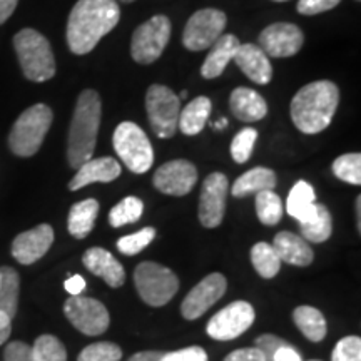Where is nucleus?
<instances>
[{"mask_svg": "<svg viewBox=\"0 0 361 361\" xmlns=\"http://www.w3.org/2000/svg\"><path fill=\"white\" fill-rule=\"evenodd\" d=\"M258 141V130L252 128H246L234 135L231 142V156L238 164H243L250 159L252 154V149Z\"/></svg>", "mask_w": 361, "mask_h": 361, "instance_id": "nucleus-36", "label": "nucleus"}, {"mask_svg": "<svg viewBox=\"0 0 361 361\" xmlns=\"http://www.w3.org/2000/svg\"><path fill=\"white\" fill-rule=\"evenodd\" d=\"M251 261L259 276L266 279L274 278L281 268V259L274 251V247L268 243H258L251 250Z\"/></svg>", "mask_w": 361, "mask_h": 361, "instance_id": "nucleus-31", "label": "nucleus"}, {"mask_svg": "<svg viewBox=\"0 0 361 361\" xmlns=\"http://www.w3.org/2000/svg\"><path fill=\"white\" fill-rule=\"evenodd\" d=\"M121 8L116 0H79L67 20V45L71 52L85 56L119 24Z\"/></svg>", "mask_w": 361, "mask_h": 361, "instance_id": "nucleus-1", "label": "nucleus"}, {"mask_svg": "<svg viewBox=\"0 0 361 361\" xmlns=\"http://www.w3.org/2000/svg\"><path fill=\"white\" fill-rule=\"evenodd\" d=\"M54 114L45 104H35L17 117L8 134V147L16 156L30 157L42 146L51 129Z\"/></svg>", "mask_w": 361, "mask_h": 361, "instance_id": "nucleus-5", "label": "nucleus"}, {"mask_svg": "<svg viewBox=\"0 0 361 361\" xmlns=\"http://www.w3.org/2000/svg\"><path fill=\"white\" fill-rule=\"evenodd\" d=\"M284 206L281 197L274 191H261L256 194V214L266 226L278 224L283 218Z\"/></svg>", "mask_w": 361, "mask_h": 361, "instance_id": "nucleus-32", "label": "nucleus"}, {"mask_svg": "<svg viewBox=\"0 0 361 361\" xmlns=\"http://www.w3.org/2000/svg\"><path fill=\"white\" fill-rule=\"evenodd\" d=\"M144 211V204L139 197L128 196L124 197L119 204H116L109 213V223L114 228H121V226L133 224L135 221L141 219Z\"/></svg>", "mask_w": 361, "mask_h": 361, "instance_id": "nucleus-33", "label": "nucleus"}, {"mask_svg": "<svg viewBox=\"0 0 361 361\" xmlns=\"http://www.w3.org/2000/svg\"><path fill=\"white\" fill-rule=\"evenodd\" d=\"M211 116V101L209 97L200 96L192 99L191 102L184 107L183 112H179L178 129L186 135L200 134Z\"/></svg>", "mask_w": 361, "mask_h": 361, "instance_id": "nucleus-25", "label": "nucleus"}, {"mask_svg": "<svg viewBox=\"0 0 361 361\" xmlns=\"http://www.w3.org/2000/svg\"><path fill=\"white\" fill-rule=\"evenodd\" d=\"M146 111L149 124L157 137L171 139L178 133L180 101L169 87L154 84L147 89Z\"/></svg>", "mask_w": 361, "mask_h": 361, "instance_id": "nucleus-8", "label": "nucleus"}, {"mask_svg": "<svg viewBox=\"0 0 361 361\" xmlns=\"http://www.w3.org/2000/svg\"><path fill=\"white\" fill-rule=\"evenodd\" d=\"M161 361H207V355L201 346H189L173 353H164Z\"/></svg>", "mask_w": 361, "mask_h": 361, "instance_id": "nucleus-41", "label": "nucleus"}, {"mask_svg": "<svg viewBox=\"0 0 361 361\" xmlns=\"http://www.w3.org/2000/svg\"><path fill=\"white\" fill-rule=\"evenodd\" d=\"M316 204L314 189L306 180H298L290 191L286 201V211L291 218H295L298 223H303L313 211Z\"/></svg>", "mask_w": 361, "mask_h": 361, "instance_id": "nucleus-27", "label": "nucleus"}, {"mask_svg": "<svg viewBox=\"0 0 361 361\" xmlns=\"http://www.w3.org/2000/svg\"><path fill=\"white\" fill-rule=\"evenodd\" d=\"M214 128H216V129H224V128H228V119H226V117H223V119L218 121V123L214 124Z\"/></svg>", "mask_w": 361, "mask_h": 361, "instance_id": "nucleus-51", "label": "nucleus"}, {"mask_svg": "<svg viewBox=\"0 0 361 361\" xmlns=\"http://www.w3.org/2000/svg\"><path fill=\"white\" fill-rule=\"evenodd\" d=\"M228 191L229 180L224 174L213 173L204 179L200 197V221L204 228L213 229L223 223Z\"/></svg>", "mask_w": 361, "mask_h": 361, "instance_id": "nucleus-14", "label": "nucleus"}, {"mask_svg": "<svg viewBox=\"0 0 361 361\" xmlns=\"http://www.w3.org/2000/svg\"><path fill=\"white\" fill-rule=\"evenodd\" d=\"M171 39V20L166 16H154L134 30L130 56L137 64L149 66L162 56Z\"/></svg>", "mask_w": 361, "mask_h": 361, "instance_id": "nucleus-9", "label": "nucleus"}, {"mask_svg": "<svg viewBox=\"0 0 361 361\" xmlns=\"http://www.w3.org/2000/svg\"><path fill=\"white\" fill-rule=\"evenodd\" d=\"M161 351H141V353H135L130 356L129 361H161L162 358Z\"/></svg>", "mask_w": 361, "mask_h": 361, "instance_id": "nucleus-49", "label": "nucleus"}, {"mask_svg": "<svg viewBox=\"0 0 361 361\" xmlns=\"http://www.w3.org/2000/svg\"><path fill=\"white\" fill-rule=\"evenodd\" d=\"M333 361H361V340L358 336H346L336 343Z\"/></svg>", "mask_w": 361, "mask_h": 361, "instance_id": "nucleus-39", "label": "nucleus"}, {"mask_svg": "<svg viewBox=\"0 0 361 361\" xmlns=\"http://www.w3.org/2000/svg\"><path fill=\"white\" fill-rule=\"evenodd\" d=\"M273 2H288V0H273Z\"/></svg>", "mask_w": 361, "mask_h": 361, "instance_id": "nucleus-54", "label": "nucleus"}, {"mask_svg": "<svg viewBox=\"0 0 361 361\" xmlns=\"http://www.w3.org/2000/svg\"><path fill=\"white\" fill-rule=\"evenodd\" d=\"M6 361H34L32 346H29L24 341H12L8 343L6 351H4Z\"/></svg>", "mask_w": 361, "mask_h": 361, "instance_id": "nucleus-42", "label": "nucleus"}, {"mask_svg": "<svg viewBox=\"0 0 361 361\" xmlns=\"http://www.w3.org/2000/svg\"><path fill=\"white\" fill-rule=\"evenodd\" d=\"M284 345H286V343H284L281 338H278L274 335H263L256 340V348H258L261 353L264 355L266 361L273 360V355L276 353V351Z\"/></svg>", "mask_w": 361, "mask_h": 361, "instance_id": "nucleus-43", "label": "nucleus"}, {"mask_svg": "<svg viewBox=\"0 0 361 361\" xmlns=\"http://www.w3.org/2000/svg\"><path fill=\"white\" fill-rule=\"evenodd\" d=\"M226 278L219 273H213L206 276L200 284L189 291L180 305V313L186 319H197L206 313L214 303L223 298L226 293Z\"/></svg>", "mask_w": 361, "mask_h": 361, "instance_id": "nucleus-16", "label": "nucleus"}, {"mask_svg": "<svg viewBox=\"0 0 361 361\" xmlns=\"http://www.w3.org/2000/svg\"><path fill=\"white\" fill-rule=\"evenodd\" d=\"M64 286L72 296H79L85 288V279L82 276H79V274H74V276H71L69 279H67Z\"/></svg>", "mask_w": 361, "mask_h": 361, "instance_id": "nucleus-46", "label": "nucleus"}, {"mask_svg": "<svg viewBox=\"0 0 361 361\" xmlns=\"http://www.w3.org/2000/svg\"><path fill=\"white\" fill-rule=\"evenodd\" d=\"M252 322H255L252 306L246 301H234L211 318L206 331L213 340L229 341L247 331Z\"/></svg>", "mask_w": 361, "mask_h": 361, "instance_id": "nucleus-12", "label": "nucleus"}, {"mask_svg": "<svg viewBox=\"0 0 361 361\" xmlns=\"http://www.w3.org/2000/svg\"><path fill=\"white\" fill-rule=\"evenodd\" d=\"M134 283L139 296L147 305L159 306L168 305L179 290V279L166 266L157 263H141L135 268Z\"/></svg>", "mask_w": 361, "mask_h": 361, "instance_id": "nucleus-7", "label": "nucleus"}, {"mask_svg": "<svg viewBox=\"0 0 361 361\" xmlns=\"http://www.w3.org/2000/svg\"><path fill=\"white\" fill-rule=\"evenodd\" d=\"M34 361H67V351L61 341L52 335H42L32 346Z\"/></svg>", "mask_w": 361, "mask_h": 361, "instance_id": "nucleus-34", "label": "nucleus"}, {"mask_svg": "<svg viewBox=\"0 0 361 361\" xmlns=\"http://www.w3.org/2000/svg\"><path fill=\"white\" fill-rule=\"evenodd\" d=\"M333 173L338 179L345 180V183L360 186L361 184V156L358 152H351V154H343L336 157L333 162Z\"/></svg>", "mask_w": 361, "mask_h": 361, "instance_id": "nucleus-35", "label": "nucleus"}, {"mask_svg": "<svg viewBox=\"0 0 361 361\" xmlns=\"http://www.w3.org/2000/svg\"><path fill=\"white\" fill-rule=\"evenodd\" d=\"M19 273L11 266L0 268V311L6 313L8 318H13L19 306Z\"/></svg>", "mask_w": 361, "mask_h": 361, "instance_id": "nucleus-29", "label": "nucleus"}, {"mask_svg": "<svg viewBox=\"0 0 361 361\" xmlns=\"http://www.w3.org/2000/svg\"><path fill=\"white\" fill-rule=\"evenodd\" d=\"M276 186V174L268 168H255L234 180L231 192L234 197H246L261 191H273Z\"/></svg>", "mask_w": 361, "mask_h": 361, "instance_id": "nucleus-24", "label": "nucleus"}, {"mask_svg": "<svg viewBox=\"0 0 361 361\" xmlns=\"http://www.w3.org/2000/svg\"><path fill=\"white\" fill-rule=\"evenodd\" d=\"M233 61L243 71V74L255 84L266 85L273 78V67H271L269 57L261 51L259 45L241 44Z\"/></svg>", "mask_w": 361, "mask_h": 361, "instance_id": "nucleus-18", "label": "nucleus"}, {"mask_svg": "<svg viewBox=\"0 0 361 361\" xmlns=\"http://www.w3.org/2000/svg\"><path fill=\"white\" fill-rule=\"evenodd\" d=\"M241 45L239 39L233 34H223L211 45L204 62L201 66V75L204 79H216L226 71L229 62L236 56L238 47Z\"/></svg>", "mask_w": 361, "mask_h": 361, "instance_id": "nucleus-21", "label": "nucleus"}, {"mask_svg": "<svg viewBox=\"0 0 361 361\" xmlns=\"http://www.w3.org/2000/svg\"><path fill=\"white\" fill-rule=\"evenodd\" d=\"M341 0H300L298 2V12L303 16H316V13H323L335 8Z\"/></svg>", "mask_w": 361, "mask_h": 361, "instance_id": "nucleus-40", "label": "nucleus"}, {"mask_svg": "<svg viewBox=\"0 0 361 361\" xmlns=\"http://www.w3.org/2000/svg\"><path fill=\"white\" fill-rule=\"evenodd\" d=\"M224 361H266L258 348H241L226 356Z\"/></svg>", "mask_w": 361, "mask_h": 361, "instance_id": "nucleus-44", "label": "nucleus"}, {"mask_svg": "<svg viewBox=\"0 0 361 361\" xmlns=\"http://www.w3.org/2000/svg\"><path fill=\"white\" fill-rule=\"evenodd\" d=\"M296 326L310 341H322L326 336V319L319 310L313 306H300L293 313Z\"/></svg>", "mask_w": 361, "mask_h": 361, "instance_id": "nucleus-30", "label": "nucleus"}, {"mask_svg": "<svg viewBox=\"0 0 361 361\" xmlns=\"http://www.w3.org/2000/svg\"><path fill=\"white\" fill-rule=\"evenodd\" d=\"M121 176V164L114 157H97L89 159L78 168L74 178L69 183L71 191H79L92 183H112Z\"/></svg>", "mask_w": 361, "mask_h": 361, "instance_id": "nucleus-19", "label": "nucleus"}, {"mask_svg": "<svg viewBox=\"0 0 361 361\" xmlns=\"http://www.w3.org/2000/svg\"><path fill=\"white\" fill-rule=\"evenodd\" d=\"M101 117L102 104L99 94L94 89L82 90L72 114L69 139H67V159L71 168L78 169L84 162L92 159Z\"/></svg>", "mask_w": 361, "mask_h": 361, "instance_id": "nucleus-3", "label": "nucleus"}, {"mask_svg": "<svg viewBox=\"0 0 361 361\" xmlns=\"http://www.w3.org/2000/svg\"><path fill=\"white\" fill-rule=\"evenodd\" d=\"M226 13L218 8H201L194 12L183 32V44L188 51H206L224 32Z\"/></svg>", "mask_w": 361, "mask_h": 361, "instance_id": "nucleus-10", "label": "nucleus"}, {"mask_svg": "<svg viewBox=\"0 0 361 361\" xmlns=\"http://www.w3.org/2000/svg\"><path fill=\"white\" fill-rule=\"evenodd\" d=\"M229 109L233 116L243 123H256L268 114V104L256 90L238 87L229 96Z\"/></svg>", "mask_w": 361, "mask_h": 361, "instance_id": "nucleus-22", "label": "nucleus"}, {"mask_svg": "<svg viewBox=\"0 0 361 361\" xmlns=\"http://www.w3.org/2000/svg\"><path fill=\"white\" fill-rule=\"evenodd\" d=\"M360 206H361V197L356 200V221H358V229L361 226V209H360Z\"/></svg>", "mask_w": 361, "mask_h": 361, "instance_id": "nucleus-50", "label": "nucleus"}, {"mask_svg": "<svg viewBox=\"0 0 361 361\" xmlns=\"http://www.w3.org/2000/svg\"><path fill=\"white\" fill-rule=\"evenodd\" d=\"M301 234L303 239L311 243H323L331 236V214L326 209V206L316 202L311 214L303 223H300Z\"/></svg>", "mask_w": 361, "mask_h": 361, "instance_id": "nucleus-28", "label": "nucleus"}, {"mask_svg": "<svg viewBox=\"0 0 361 361\" xmlns=\"http://www.w3.org/2000/svg\"><path fill=\"white\" fill-rule=\"evenodd\" d=\"M186 97H188V90H183V94H180L179 101H180V99H186Z\"/></svg>", "mask_w": 361, "mask_h": 361, "instance_id": "nucleus-52", "label": "nucleus"}, {"mask_svg": "<svg viewBox=\"0 0 361 361\" xmlns=\"http://www.w3.org/2000/svg\"><path fill=\"white\" fill-rule=\"evenodd\" d=\"M340 104V89L331 80H314L296 92L291 101V119L303 134H318L331 124Z\"/></svg>", "mask_w": 361, "mask_h": 361, "instance_id": "nucleus-2", "label": "nucleus"}, {"mask_svg": "<svg viewBox=\"0 0 361 361\" xmlns=\"http://www.w3.org/2000/svg\"><path fill=\"white\" fill-rule=\"evenodd\" d=\"M82 261L90 273L102 278L111 288H119L124 284L126 273L123 264L109 251L102 247H90L84 252Z\"/></svg>", "mask_w": 361, "mask_h": 361, "instance_id": "nucleus-20", "label": "nucleus"}, {"mask_svg": "<svg viewBox=\"0 0 361 361\" xmlns=\"http://www.w3.org/2000/svg\"><path fill=\"white\" fill-rule=\"evenodd\" d=\"M67 319L87 336L102 335L109 328V313L101 301L85 296H71L64 305Z\"/></svg>", "mask_w": 361, "mask_h": 361, "instance_id": "nucleus-11", "label": "nucleus"}, {"mask_svg": "<svg viewBox=\"0 0 361 361\" xmlns=\"http://www.w3.org/2000/svg\"><path fill=\"white\" fill-rule=\"evenodd\" d=\"M12 331V319L6 313L0 311V345H4L8 340Z\"/></svg>", "mask_w": 361, "mask_h": 361, "instance_id": "nucleus-47", "label": "nucleus"}, {"mask_svg": "<svg viewBox=\"0 0 361 361\" xmlns=\"http://www.w3.org/2000/svg\"><path fill=\"white\" fill-rule=\"evenodd\" d=\"M13 49L22 72L32 82H45L56 75V57L49 40L34 29H22L13 37Z\"/></svg>", "mask_w": 361, "mask_h": 361, "instance_id": "nucleus-4", "label": "nucleus"}, {"mask_svg": "<svg viewBox=\"0 0 361 361\" xmlns=\"http://www.w3.org/2000/svg\"><path fill=\"white\" fill-rule=\"evenodd\" d=\"M271 246L274 247L279 259L288 264L310 266L311 261H313V251H311L308 243L290 231L278 233Z\"/></svg>", "mask_w": 361, "mask_h": 361, "instance_id": "nucleus-23", "label": "nucleus"}, {"mask_svg": "<svg viewBox=\"0 0 361 361\" xmlns=\"http://www.w3.org/2000/svg\"><path fill=\"white\" fill-rule=\"evenodd\" d=\"M303 44L305 35L300 27L288 22L271 24L259 34V49L268 57H293L301 51Z\"/></svg>", "mask_w": 361, "mask_h": 361, "instance_id": "nucleus-13", "label": "nucleus"}, {"mask_svg": "<svg viewBox=\"0 0 361 361\" xmlns=\"http://www.w3.org/2000/svg\"><path fill=\"white\" fill-rule=\"evenodd\" d=\"M112 144L117 156L135 174H144L154 162V151L146 133L137 124L121 123L112 135Z\"/></svg>", "mask_w": 361, "mask_h": 361, "instance_id": "nucleus-6", "label": "nucleus"}, {"mask_svg": "<svg viewBox=\"0 0 361 361\" xmlns=\"http://www.w3.org/2000/svg\"><path fill=\"white\" fill-rule=\"evenodd\" d=\"M54 229L49 224H39L34 229L20 233L12 243V256L20 264H34L51 250Z\"/></svg>", "mask_w": 361, "mask_h": 361, "instance_id": "nucleus-17", "label": "nucleus"}, {"mask_svg": "<svg viewBox=\"0 0 361 361\" xmlns=\"http://www.w3.org/2000/svg\"><path fill=\"white\" fill-rule=\"evenodd\" d=\"M197 180V171L192 162L186 159H174L162 164L154 173L152 184L157 191L169 196H186L192 191Z\"/></svg>", "mask_w": 361, "mask_h": 361, "instance_id": "nucleus-15", "label": "nucleus"}, {"mask_svg": "<svg viewBox=\"0 0 361 361\" xmlns=\"http://www.w3.org/2000/svg\"><path fill=\"white\" fill-rule=\"evenodd\" d=\"M156 231L154 228H142L141 231L129 234V236H123L117 241V250L123 255L134 256L139 251H142L144 247L151 245V241H154Z\"/></svg>", "mask_w": 361, "mask_h": 361, "instance_id": "nucleus-37", "label": "nucleus"}, {"mask_svg": "<svg viewBox=\"0 0 361 361\" xmlns=\"http://www.w3.org/2000/svg\"><path fill=\"white\" fill-rule=\"evenodd\" d=\"M99 214V202L96 200H84L71 207L67 228L74 238L82 239L92 231Z\"/></svg>", "mask_w": 361, "mask_h": 361, "instance_id": "nucleus-26", "label": "nucleus"}, {"mask_svg": "<svg viewBox=\"0 0 361 361\" xmlns=\"http://www.w3.org/2000/svg\"><path fill=\"white\" fill-rule=\"evenodd\" d=\"M271 361H303V360H301V355L286 343V345L281 346V348L273 355V360Z\"/></svg>", "mask_w": 361, "mask_h": 361, "instance_id": "nucleus-45", "label": "nucleus"}, {"mask_svg": "<svg viewBox=\"0 0 361 361\" xmlns=\"http://www.w3.org/2000/svg\"><path fill=\"white\" fill-rule=\"evenodd\" d=\"M121 2H126V4H130V2H134V0H121Z\"/></svg>", "mask_w": 361, "mask_h": 361, "instance_id": "nucleus-53", "label": "nucleus"}, {"mask_svg": "<svg viewBox=\"0 0 361 361\" xmlns=\"http://www.w3.org/2000/svg\"><path fill=\"white\" fill-rule=\"evenodd\" d=\"M310 361H319V360H310Z\"/></svg>", "mask_w": 361, "mask_h": 361, "instance_id": "nucleus-55", "label": "nucleus"}, {"mask_svg": "<svg viewBox=\"0 0 361 361\" xmlns=\"http://www.w3.org/2000/svg\"><path fill=\"white\" fill-rule=\"evenodd\" d=\"M123 358V350L114 343H94L82 350L78 361H119Z\"/></svg>", "mask_w": 361, "mask_h": 361, "instance_id": "nucleus-38", "label": "nucleus"}, {"mask_svg": "<svg viewBox=\"0 0 361 361\" xmlns=\"http://www.w3.org/2000/svg\"><path fill=\"white\" fill-rule=\"evenodd\" d=\"M19 0H0V24L7 22L8 17L16 11Z\"/></svg>", "mask_w": 361, "mask_h": 361, "instance_id": "nucleus-48", "label": "nucleus"}]
</instances>
